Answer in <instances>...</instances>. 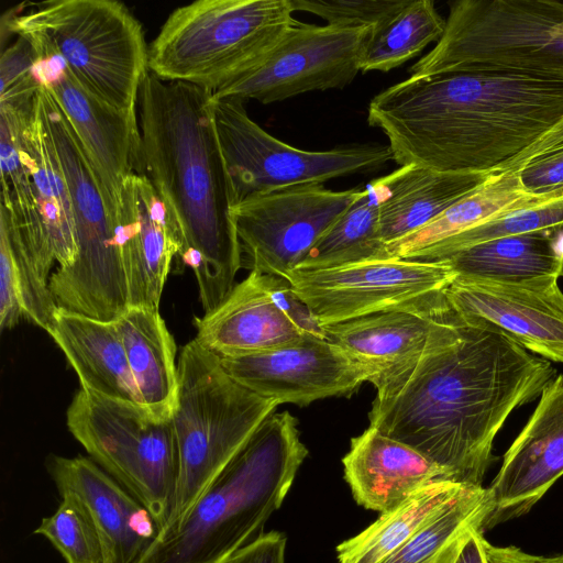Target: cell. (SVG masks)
<instances>
[{
	"label": "cell",
	"instance_id": "cell-1",
	"mask_svg": "<svg viewBox=\"0 0 563 563\" xmlns=\"http://www.w3.org/2000/svg\"><path fill=\"white\" fill-rule=\"evenodd\" d=\"M496 327L439 312L424 345L372 379L369 426L417 450L454 482L483 486L507 418L556 376Z\"/></svg>",
	"mask_w": 563,
	"mask_h": 563
},
{
	"label": "cell",
	"instance_id": "cell-2",
	"mask_svg": "<svg viewBox=\"0 0 563 563\" xmlns=\"http://www.w3.org/2000/svg\"><path fill=\"white\" fill-rule=\"evenodd\" d=\"M563 119V78L444 71L376 95L367 122L393 159L441 173H500Z\"/></svg>",
	"mask_w": 563,
	"mask_h": 563
},
{
	"label": "cell",
	"instance_id": "cell-3",
	"mask_svg": "<svg viewBox=\"0 0 563 563\" xmlns=\"http://www.w3.org/2000/svg\"><path fill=\"white\" fill-rule=\"evenodd\" d=\"M212 93L147 71L139 92L143 172L178 223L181 262L194 271L205 312L234 287L242 267L232 218L236 199L219 144Z\"/></svg>",
	"mask_w": 563,
	"mask_h": 563
},
{
	"label": "cell",
	"instance_id": "cell-4",
	"mask_svg": "<svg viewBox=\"0 0 563 563\" xmlns=\"http://www.w3.org/2000/svg\"><path fill=\"white\" fill-rule=\"evenodd\" d=\"M307 455L298 420L273 412L183 521L159 532L135 563H224L264 533Z\"/></svg>",
	"mask_w": 563,
	"mask_h": 563
},
{
	"label": "cell",
	"instance_id": "cell-5",
	"mask_svg": "<svg viewBox=\"0 0 563 563\" xmlns=\"http://www.w3.org/2000/svg\"><path fill=\"white\" fill-rule=\"evenodd\" d=\"M173 412L178 478L165 531L195 504L279 404L239 384L195 339L180 350Z\"/></svg>",
	"mask_w": 563,
	"mask_h": 563
},
{
	"label": "cell",
	"instance_id": "cell-6",
	"mask_svg": "<svg viewBox=\"0 0 563 563\" xmlns=\"http://www.w3.org/2000/svg\"><path fill=\"white\" fill-rule=\"evenodd\" d=\"M8 31L42 55H56L75 81L104 104L133 118L148 71L141 23L121 2L49 0L3 16Z\"/></svg>",
	"mask_w": 563,
	"mask_h": 563
},
{
	"label": "cell",
	"instance_id": "cell-7",
	"mask_svg": "<svg viewBox=\"0 0 563 563\" xmlns=\"http://www.w3.org/2000/svg\"><path fill=\"white\" fill-rule=\"evenodd\" d=\"M290 0H199L175 9L148 47V70L209 91L254 67L297 22Z\"/></svg>",
	"mask_w": 563,
	"mask_h": 563
},
{
	"label": "cell",
	"instance_id": "cell-8",
	"mask_svg": "<svg viewBox=\"0 0 563 563\" xmlns=\"http://www.w3.org/2000/svg\"><path fill=\"white\" fill-rule=\"evenodd\" d=\"M444 71L563 78V2H451L441 38L410 67L412 77Z\"/></svg>",
	"mask_w": 563,
	"mask_h": 563
},
{
	"label": "cell",
	"instance_id": "cell-9",
	"mask_svg": "<svg viewBox=\"0 0 563 563\" xmlns=\"http://www.w3.org/2000/svg\"><path fill=\"white\" fill-rule=\"evenodd\" d=\"M36 103L69 188L77 242L75 262L51 275L53 299L69 312L113 321L130 306L115 225L80 141L43 85Z\"/></svg>",
	"mask_w": 563,
	"mask_h": 563
},
{
	"label": "cell",
	"instance_id": "cell-10",
	"mask_svg": "<svg viewBox=\"0 0 563 563\" xmlns=\"http://www.w3.org/2000/svg\"><path fill=\"white\" fill-rule=\"evenodd\" d=\"M67 427L90 459L165 527L178 478V449L172 418L141 405L80 388L67 409Z\"/></svg>",
	"mask_w": 563,
	"mask_h": 563
},
{
	"label": "cell",
	"instance_id": "cell-11",
	"mask_svg": "<svg viewBox=\"0 0 563 563\" xmlns=\"http://www.w3.org/2000/svg\"><path fill=\"white\" fill-rule=\"evenodd\" d=\"M211 111L236 203L289 186L323 184L374 172L393 159L388 145L362 144L328 151L290 146L255 123L240 99L211 97Z\"/></svg>",
	"mask_w": 563,
	"mask_h": 563
},
{
	"label": "cell",
	"instance_id": "cell-12",
	"mask_svg": "<svg viewBox=\"0 0 563 563\" xmlns=\"http://www.w3.org/2000/svg\"><path fill=\"white\" fill-rule=\"evenodd\" d=\"M322 184L289 186L250 196L232 209L242 266L286 277L358 197Z\"/></svg>",
	"mask_w": 563,
	"mask_h": 563
},
{
	"label": "cell",
	"instance_id": "cell-13",
	"mask_svg": "<svg viewBox=\"0 0 563 563\" xmlns=\"http://www.w3.org/2000/svg\"><path fill=\"white\" fill-rule=\"evenodd\" d=\"M456 274L443 262L397 257L324 269H294L285 278L321 327L409 307L443 292Z\"/></svg>",
	"mask_w": 563,
	"mask_h": 563
},
{
	"label": "cell",
	"instance_id": "cell-14",
	"mask_svg": "<svg viewBox=\"0 0 563 563\" xmlns=\"http://www.w3.org/2000/svg\"><path fill=\"white\" fill-rule=\"evenodd\" d=\"M371 32L296 22L263 60L216 88L212 97L272 103L309 91L342 89L361 71Z\"/></svg>",
	"mask_w": 563,
	"mask_h": 563
},
{
	"label": "cell",
	"instance_id": "cell-15",
	"mask_svg": "<svg viewBox=\"0 0 563 563\" xmlns=\"http://www.w3.org/2000/svg\"><path fill=\"white\" fill-rule=\"evenodd\" d=\"M220 361L239 384L279 405L303 407L327 397L349 396L373 377L340 346L309 334L269 351Z\"/></svg>",
	"mask_w": 563,
	"mask_h": 563
},
{
	"label": "cell",
	"instance_id": "cell-16",
	"mask_svg": "<svg viewBox=\"0 0 563 563\" xmlns=\"http://www.w3.org/2000/svg\"><path fill=\"white\" fill-rule=\"evenodd\" d=\"M37 55L38 78L80 141L115 225L124 180L133 173L144 174L136 118L88 93L69 75L58 56Z\"/></svg>",
	"mask_w": 563,
	"mask_h": 563
},
{
	"label": "cell",
	"instance_id": "cell-17",
	"mask_svg": "<svg viewBox=\"0 0 563 563\" xmlns=\"http://www.w3.org/2000/svg\"><path fill=\"white\" fill-rule=\"evenodd\" d=\"M559 277L521 282L455 277L445 289L461 317L487 322L529 352L563 363V291Z\"/></svg>",
	"mask_w": 563,
	"mask_h": 563
},
{
	"label": "cell",
	"instance_id": "cell-18",
	"mask_svg": "<svg viewBox=\"0 0 563 563\" xmlns=\"http://www.w3.org/2000/svg\"><path fill=\"white\" fill-rule=\"evenodd\" d=\"M539 397L487 487L492 512L484 529L527 514L563 475V375Z\"/></svg>",
	"mask_w": 563,
	"mask_h": 563
},
{
	"label": "cell",
	"instance_id": "cell-19",
	"mask_svg": "<svg viewBox=\"0 0 563 563\" xmlns=\"http://www.w3.org/2000/svg\"><path fill=\"white\" fill-rule=\"evenodd\" d=\"M115 235L129 305L159 309L172 261L183 239L170 208L143 173L131 174L121 189Z\"/></svg>",
	"mask_w": 563,
	"mask_h": 563
},
{
	"label": "cell",
	"instance_id": "cell-20",
	"mask_svg": "<svg viewBox=\"0 0 563 563\" xmlns=\"http://www.w3.org/2000/svg\"><path fill=\"white\" fill-rule=\"evenodd\" d=\"M45 465L59 495H74L89 512L107 563H135L158 536L150 511L90 457L52 454Z\"/></svg>",
	"mask_w": 563,
	"mask_h": 563
},
{
	"label": "cell",
	"instance_id": "cell-21",
	"mask_svg": "<svg viewBox=\"0 0 563 563\" xmlns=\"http://www.w3.org/2000/svg\"><path fill=\"white\" fill-rule=\"evenodd\" d=\"M342 464L356 503L380 514L430 484L453 481L443 467L371 426L351 440Z\"/></svg>",
	"mask_w": 563,
	"mask_h": 563
},
{
	"label": "cell",
	"instance_id": "cell-22",
	"mask_svg": "<svg viewBox=\"0 0 563 563\" xmlns=\"http://www.w3.org/2000/svg\"><path fill=\"white\" fill-rule=\"evenodd\" d=\"M194 324V339L220 357L265 352L303 336L273 300L267 275L256 271Z\"/></svg>",
	"mask_w": 563,
	"mask_h": 563
},
{
	"label": "cell",
	"instance_id": "cell-23",
	"mask_svg": "<svg viewBox=\"0 0 563 563\" xmlns=\"http://www.w3.org/2000/svg\"><path fill=\"white\" fill-rule=\"evenodd\" d=\"M496 174L441 173L410 164L372 180L383 241L388 245L418 231Z\"/></svg>",
	"mask_w": 563,
	"mask_h": 563
},
{
	"label": "cell",
	"instance_id": "cell-24",
	"mask_svg": "<svg viewBox=\"0 0 563 563\" xmlns=\"http://www.w3.org/2000/svg\"><path fill=\"white\" fill-rule=\"evenodd\" d=\"M444 291L409 307L323 327L325 338L369 369L373 379L424 345L448 305Z\"/></svg>",
	"mask_w": 563,
	"mask_h": 563
},
{
	"label": "cell",
	"instance_id": "cell-25",
	"mask_svg": "<svg viewBox=\"0 0 563 563\" xmlns=\"http://www.w3.org/2000/svg\"><path fill=\"white\" fill-rule=\"evenodd\" d=\"M48 333L76 372L81 388L141 405L114 320L101 321L58 308Z\"/></svg>",
	"mask_w": 563,
	"mask_h": 563
},
{
	"label": "cell",
	"instance_id": "cell-26",
	"mask_svg": "<svg viewBox=\"0 0 563 563\" xmlns=\"http://www.w3.org/2000/svg\"><path fill=\"white\" fill-rule=\"evenodd\" d=\"M114 321L141 405L157 418H172L178 386L176 344L159 309L129 306Z\"/></svg>",
	"mask_w": 563,
	"mask_h": 563
},
{
	"label": "cell",
	"instance_id": "cell-27",
	"mask_svg": "<svg viewBox=\"0 0 563 563\" xmlns=\"http://www.w3.org/2000/svg\"><path fill=\"white\" fill-rule=\"evenodd\" d=\"M22 159L26 166L51 252L57 268L77 257L76 230L69 188L51 135L34 100L22 132Z\"/></svg>",
	"mask_w": 563,
	"mask_h": 563
},
{
	"label": "cell",
	"instance_id": "cell-28",
	"mask_svg": "<svg viewBox=\"0 0 563 563\" xmlns=\"http://www.w3.org/2000/svg\"><path fill=\"white\" fill-rule=\"evenodd\" d=\"M562 198L528 192L518 172L496 174L418 231L387 245L390 257L413 260L431 246L507 213Z\"/></svg>",
	"mask_w": 563,
	"mask_h": 563
},
{
	"label": "cell",
	"instance_id": "cell-29",
	"mask_svg": "<svg viewBox=\"0 0 563 563\" xmlns=\"http://www.w3.org/2000/svg\"><path fill=\"white\" fill-rule=\"evenodd\" d=\"M457 277L521 282L563 274V253L550 232H533L482 242L441 261Z\"/></svg>",
	"mask_w": 563,
	"mask_h": 563
},
{
	"label": "cell",
	"instance_id": "cell-30",
	"mask_svg": "<svg viewBox=\"0 0 563 563\" xmlns=\"http://www.w3.org/2000/svg\"><path fill=\"white\" fill-rule=\"evenodd\" d=\"M465 484H430L384 512L358 534L336 547L339 563H382L400 549Z\"/></svg>",
	"mask_w": 563,
	"mask_h": 563
},
{
	"label": "cell",
	"instance_id": "cell-31",
	"mask_svg": "<svg viewBox=\"0 0 563 563\" xmlns=\"http://www.w3.org/2000/svg\"><path fill=\"white\" fill-rule=\"evenodd\" d=\"M490 512L487 488L465 485L382 563H449L471 530L484 531Z\"/></svg>",
	"mask_w": 563,
	"mask_h": 563
},
{
	"label": "cell",
	"instance_id": "cell-32",
	"mask_svg": "<svg viewBox=\"0 0 563 563\" xmlns=\"http://www.w3.org/2000/svg\"><path fill=\"white\" fill-rule=\"evenodd\" d=\"M389 257L380 235L377 197L368 183L296 269H324Z\"/></svg>",
	"mask_w": 563,
	"mask_h": 563
},
{
	"label": "cell",
	"instance_id": "cell-33",
	"mask_svg": "<svg viewBox=\"0 0 563 563\" xmlns=\"http://www.w3.org/2000/svg\"><path fill=\"white\" fill-rule=\"evenodd\" d=\"M445 27L432 0H409L388 21L373 30L365 45L361 71H389L438 42Z\"/></svg>",
	"mask_w": 563,
	"mask_h": 563
},
{
	"label": "cell",
	"instance_id": "cell-34",
	"mask_svg": "<svg viewBox=\"0 0 563 563\" xmlns=\"http://www.w3.org/2000/svg\"><path fill=\"white\" fill-rule=\"evenodd\" d=\"M563 229V197L520 209L446 239L413 261L438 262L468 246L506 236Z\"/></svg>",
	"mask_w": 563,
	"mask_h": 563
},
{
	"label": "cell",
	"instance_id": "cell-35",
	"mask_svg": "<svg viewBox=\"0 0 563 563\" xmlns=\"http://www.w3.org/2000/svg\"><path fill=\"white\" fill-rule=\"evenodd\" d=\"M55 512L34 530L46 538L66 563H107L100 533L85 506L71 494L60 495Z\"/></svg>",
	"mask_w": 563,
	"mask_h": 563
},
{
	"label": "cell",
	"instance_id": "cell-36",
	"mask_svg": "<svg viewBox=\"0 0 563 563\" xmlns=\"http://www.w3.org/2000/svg\"><path fill=\"white\" fill-rule=\"evenodd\" d=\"M18 36V35H16ZM38 55L24 37L18 38L1 53L0 106L29 109L42 82L37 74Z\"/></svg>",
	"mask_w": 563,
	"mask_h": 563
},
{
	"label": "cell",
	"instance_id": "cell-37",
	"mask_svg": "<svg viewBox=\"0 0 563 563\" xmlns=\"http://www.w3.org/2000/svg\"><path fill=\"white\" fill-rule=\"evenodd\" d=\"M295 11L321 16L340 27H379L409 0H290Z\"/></svg>",
	"mask_w": 563,
	"mask_h": 563
},
{
	"label": "cell",
	"instance_id": "cell-38",
	"mask_svg": "<svg viewBox=\"0 0 563 563\" xmlns=\"http://www.w3.org/2000/svg\"><path fill=\"white\" fill-rule=\"evenodd\" d=\"M25 319L21 282L10 240L0 230V328L12 329Z\"/></svg>",
	"mask_w": 563,
	"mask_h": 563
},
{
	"label": "cell",
	"instance_id": "cell-39",
	"mask_svg": "<svg viewBox=\"0 0 563 563\" xmlns=\"http://www.w3.org/2000/svg\"><path fill=\"white\" fill-rule=\"evenodd\" d=\"M268 288L277 307L297 325L303 335L325 338L323 327L308 306L295 294L285 277L267 275Z\"/></svg>",
	"mask_w": 563,
	"mask_h": 563
},
{
	"label": "cell",
	"instance_id": "cell-40",
	"mask_svg": "<svg viewBox=\"0 0 563 563\" xmlns=\"http://www.w3.org/2000/svg\"><path fill=\"white\" fill-rule=\"evenodd\" d=\"M518 174L528 192L563 197V155L530 164Z\"/></svg>",
	"mask_w": 563,
	"mask_h": 563
},
{
	"label": "cell",
	"instance_id": "cell-41",
	"mask_svg": "<svg viewBox=\"0 0 563 563\" xmlns=\"http://www.w3.org/2000/svg\"><path fill=\"white\" fill-rule=\"evenodd\" d=\"M287 538L278 531L263 533L224 563H285Z\"/></svg>",
	"mask_w": 563,
	"mask_h": 563
},
{
	"label": "cell",
	"instance_id": "cell-42",
	"mask_svg": "<svg viewBox=\"0 0 563 563\" xmlns=\"http://www.w3.org/2000/svg\"><path fill=\"white\" fill-rule=\"evenodd\" d=\"M560 155H563V119L500 173L519 172L530 164Z\"/></svg>",
	"mask_w": 563,
	"mask_h": 563
},
{
	"label": "cell",
	"instance_id": "cell-43",
	"mask_svg": "<svg viewBox=\"0 0 563 563\" xmlns=\"http://www.w3.org/2000/svg\"><path fill=\"white\" fill-rule=\"evenodd\" d=\"M484 550L487 563H563V553L552 556L531 554L514 545H494L486 539Z\"/></svg>",
	"mask_w": 563,
	"mask_h": 563
},
{
	"label": "cell",
	"instance_id": "cell-44",
	"mask_svg": "<svg viewBox=\"0 0 563 563\" xmlns=\"http://www.w3.org/2000/svg\"><path fill=\"white\" fill-rule=\"evenodd\" d=\"M484 539L482 530H471L462 540L449 563H487Z\"/></svg>",
	"mask_w": 563,
	"mask_h": 563
}]
</instances>
